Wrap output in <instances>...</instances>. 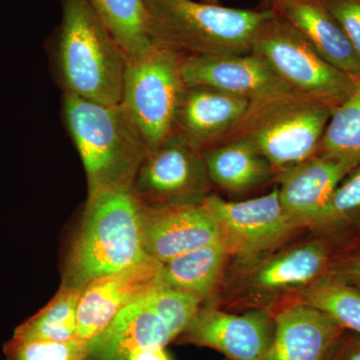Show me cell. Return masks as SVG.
I'll return each instance as SVG.
<instances>
[{"label": "cell", "instance_id": "cell-17", "mask_svg": "<svg viewBox=\"0 0 360 360\" xmlns=\"http://www.w3.org/2000/svg\"><path fill=\"white\" fill-rule=\"evenodd\" d=\"M274 340L265 360H326L345 329L309 304L288 307L274 316Z\"/></svg>", "mask_w": 360, "mask_h": 360}, {"label": "cell", "instance_id": "cell-9", "mask_svg": "<svg viewBox=\"0 0 360 360\" xmlns=\"http://www.w3.org/2000/svg\"><path fill=\"white\" fill-rule=\"evenodd\" d=\"M219 225L231 255L250 258L270 250L298 225L284 210L278 191L245 201H226L217 195L200 200Z\"/></svg>", "mask_w": 360, "mask_h": 360}, {"label": "cell", "instance_id": "cell-28", "mask_svg": "<svg viewBox=\"0 0 360 360\" xmlns=\"http://www.w3.org/2000/svg\"><path fill=\"white\" fill-rule=\"evenodd\" d=\"M347 33L360 60V0H324Z\"/></svg>", "mask_w": 360, "mask_h": 360}, {"label": "cell", "instance_id": "cell-5", "mask_svg": "<svg viewBox=\"0 0 360 360\" xmlns=\"http://www.w3.org/2000/svg\"><path fill=\"white\" fill-rule=\"evenodd\" d=\"M335 108L296 92L270 97L252 103L238 129L222 141H250L278 174L316 155Z\"/></svg>", "mask_w": 360, "mask_h": 360}, {"label": "cell", "instance_id": "cell-12", "mask_svg": "<svg viewBox=\"0 0 360 360\" xmlns=\"http://www.w3.org/2000/svg\"><path fill=\"white\" fill-rule=\"evenodd\" d=\"M141 231L146 255L161 264L222 240L219 225L200 200L142 205Z\"/></svg>", "mask_w": 360, "mask_h": 360}, {"label": "cell", "instance_id": "cell-7", "mask_svg": "<svg viewBox=\"0 0 360 360\" xmlns=\"http://www.w3.org/2000/svg\"><path fill=\"white\" fill-rule=\"evenodd\" d=\"M252 52L264 58L293 91L333 106L345 101L356 78L322 58L274 11L258 33Z\"/></svg>", "mask_w": 360, "mask_h": 360}, {"label": "cell", "instance_id": "cell-24", "mask_svg": "<svg viewBox=\"0 0 360 360\" xmlns=\"http://www.w3.org/2000/svg\"><path fill=\"white\" fill-rule=\"evenodd\" d=\"M305 304L321 310L345 329L360 336V292L333 277L311 283L303 295Z\"/></svg>", "mask_w": 360, "mask_h": 360}, {"label": "cell", "instance_id": "cell-23", "mask_svg": "<svg viewBox=\"0 0 360 360\" xmlns=\"http://www.w3.org/2000/svg\"><path fill=\"white\" fill-rule=\"evenodd\" d=\"M317 153L360 167V77L333 110Z\"/></svg>", "mask_w": 360, "mask_h": 360}, {"label": "cell", "instance_id": "cell-15", "mask_svg": "<svg viewBox=\"0 0 360 360\" xmlns=\"http://www.w3.org/2000/svg\"><path fill=\"white\" fill-rule=\"evenodd\" d=\"M354 168L316 153L279 172L277 191L284 210L297 224H316L336 187Z\"/></svg>", "mask_w": 360, "mask_h": 360}, {"label": "cell", "instance_id": "cell-10", "mask_svg": "<svg viewBox=\"0 0 360 360\" xmlns=\"http://www.w3.org/2000/svg\"><path fill=\"white\" fill-rule=\"evenodd\" d=\"M274 329V317L264 310L232 314L205 307L174 342L212 348L229 360H265Z\"/></svg>", "mask_w": 360, "mask_h": 360}, {"label": "cell", "instance_id": "cell-21", "mask_svg": "<svg viewBox=\"0 0 360 360\" xmlns=\"http://www.w3.org/2000/svg\"><path fill=\"white\" fill-rule=\"evenodd\" d=\"M82 290L61 285L56 296L37 314L14 330L15 341H68L77 338Z\"/></svg>", "mask_w": 360, "mask_h": 360}, {"label": "cell", "instance_id": "cell-18", "mask_svg": "<svg viewBox=\"0 0 360 360\" xmlns=\"http://www.w3.org/2000/svg\"><path fill=\"white\" fill-rule=\"evenodd\" d=\"M203 155L210 181L227 191L252 188L277 175L257 149L240 137L220 142Z\"/></svg>", "mask_w": 360, "mask_h": 360}, {"label": "cell", "instance_id": "cell-22", "mask_svg": "<svg viewBox=\"0 0 360 360\" xmlns=\"http://www.w3.org/2000/svg\"><path fill=\"white\" fill-rule=\"evenodd\" d=\"M124 53L136 58L150 49L148 16L143 0H89Z\"/></svg>", "mask_w": 360, "mask_h": 360}, {"label": "cell", "instance_id": "cell-14", "mask_svg": "<svg viewBox=\"0 0 360 360\" xmlns=\"http://www.w3.org/2000/svg\"><path fill=\"white\" fill-rule=\"evenodd\" d=\"M250 101L200 85H187L180 98L174 130L202 149L212 148L238 129Z\"/></svg>", "mask_w": 360, "mask_h": 360}, {"label": "cell", "instance_id": "cell-2", "mask_svg": "<svg viewBox=\"0 0 360 360\" xmlns=\"http://www.w3.org/2000/svg\"><path fill=\"white\" fill-rule=\"evenodd\" d=\"M153 44L182 56H231L252 52L274 11L233 8L194 0H143Z\"/></svg>", "mask_w": 360, "mask_h": 360}, {"label": "cell", "instance_id": "cell-26", "mask_svg": "<svg viewBox=\"0 0 360 360\" xmlns=\"http://www.w3.org/2000/svg\"><path fill=\"white\" fill-rule=\"evenodd\" d=\"M89 342L75 338L68 341H15L4 345L6 360H85Z\"/></svg>", "mask_w": 360, "mask_h": 360}, {"label": "cell", "instance_id": "cell-11", "mask_svg": "<svg viewBox=\"0 0 360 360\" xmlns=\"http://www.w3.org/2000/svg\"><path fill=\"white\" fill-rule=\"evenodd\" d=\"M162 264L148 257L85 286L77 311V338L90 342L125 307L162 283Z\"/></svg>", "mask_w": 360, "mask_h": 360}, {"label": "cell", "instance_id": "cell-30", "mask_svg": "<svg viewBox=\"0 0 360 360\" xmlns=\"http://www.w3.org/2000/svg\"><path fill=\"white\" fill-rule=\"evenodd\" d=\"M165 348L139 349L129 354L127 360H172Z\"/></svg>", "mask_w": 360, "mask_h": 360}, {"label": "cell", "instance_id": "cell-27", "mask_svg": "<svg viewBox=\"0 0 360 360\" xmlns=\"http://www.w3.org/2000/svg\"><path fill=\"white\" fill-rule=\"evenodd\" d=\"M360 210V168L336 187L316 224H335Z\"/></svg>", "mask_w": 360, "mask_h": 360}, {"label": "cell", "instance_id": "cell-6", "mask_svg": "<svg viewBox=\"0 0 360 360\" xmlns=\"http://www.w3.org/2000/svg\"><path fill=\"white\" fill-rule=\"evenodd\" d=\"M181 58L177 52L153 44L141 56L127 59L120 103L149 150L174 130L177 108L186 86Z\"/></svg>", "mask_w": 360, "mask_h": 360}, {"label": "cell", "instance_id": "cell-3", "mask_svg": "<svg viewBox=\"0 0 360 360\" xmlns=\"http://www.w3.org/2000/svg\"><path fill=\"white\" fill-rule=\"evenodd\" d=\"M63 111L84 163L89 194L132 189L149 149L122 103L103 104L63 94Z\"/></svg>", "mask_w": 360, "mask_h": 360}, {"label": "cell", "instance_id": "cell-20", "mask_svg": "<svg viewBox=\"0 0 360 360\" xmlns=\"http://www.w3.org/2000/svg\"><path fill=\"white\" fill-rule=\"evenodd\" d=\"M328 262V252L319 243H307L267 260L251 277L255 290L279 292L311 284Z\"/></svg>", "mask_w": 360, "mask_h": 360}, {"label": "cell", "instance_id": "cell-32", "mask_svg": "<svg viewBox=\"0 0 360 360\" xmlns=\"http://www.w3.org/2000/svg\"><path fill=\"white\" fill-rule=\"evenodd\" d=\"M222 360H229V359H222Z\"/></svg>", "mask_w": 360, "mask_h": 360}, {"label": "cell", "instance_id": "cell-29", "mask_svg": "<svg viewBox=\"0 0 360 360\" xmlns=\"http://www.w3.org/2000/svg\"><path fill=\"white\" fill-rule=\"evenodd\" d=\"M326 360H360V338H345L343 333Z\"/></svg>", "mask_w": 360, "mask_h": 360}, {"label": "cell", "instance_id": "cell-25", "mask_svg": "<svg viewBox=\"0 0 360 360\" xmlns=\"http://www.w3.org/2000/svg\"><path fill=\"white\" fill-rule=\"evenodd\" d=\"M148 296L156 311L167 322L175 340L188 328L200 309L201 300L198 297L163 283Z\"/></svg>", "mask_w": 360, "mask_h": 360}, {"label": "cell", "instance_id": "cell-19", "mask_svg": "<svg viewBox=\"0 0 360 360\" xmlns=\"http://www.w3.org/2000/svg\"><path fill=\"white\" fill-rule=\"evenodd\" d=\"M229 255L224 240L188 251L162 264L161 281L202 302L217 288Z\"/></svg>", "mask_w": 360, "mask_h": 360}, {"label": "cell", "instance_id": "cell-4", "mask_svg": "<svg viewBox=\"0 0 360 360\" xmlns=\"http://www.w3.org/2000/svg\"><path fill=\"white\" fill-rule=\"evenodd\" d=\"M56 70L63 94L122 103L127 59L89 0H60Z\"/></svg>", "mask_w": 360, "mask_h": 360}, {"label": "cell", "instance_id": "cell-16", "mask_svg": "<svg viewBox=\"0 0 360 360\" xmlns=\"http://www.w3.org/2000/svg\"><path fill=\"white\" fill-rule=\"evenodd\" d=\"M322 58L352 77H360V60L347 33L324 0H265Z\"/></svg>", "mask_w": 360, "mask_h": 360}, {"label": "cell", "instance_id": "cell-31", "mask_svg": "<svg viewBox=\"0 0 360 360\" xmlns=\"http://www.w3.org/2000/svg\"><path fill=\"white\" fill-rule=\"evenodd\" d=\"M347 274L355 283L360 286V259L350 264L347 269Z\"/></svg>", "mask_w": 360, "mask_h": 360}, {"label": "cell", "instance_id": "cell-8", "mask_svg": "<svg viewBox=\"0 0 360 360\" xmlns=\"http://www.w3.org/2000/svg\"><path fill=\"white\" fill-rule=\"evenodd\" d=\"M202 149L174 130L148 150L132 191L144 205L202 200L210 184Z\"/></svg>", "mask_w": 360, "mask_h": 360}, {"label": "cell", "instance_id": "cell-1", "mask_svg": "<svg viewBox=\"0 0 360 360\" xmlns=\"http://www.w3.org/2000/svg\"><path fill=\"white\" fill-rule=\"evenodd\" d=\"M142 203L129 188L89 194L63 285L84 290L101 277L148 257L142 243Z\"/></svg>", "mask_w": 360, "mask_h": 360}, {"label": "cell", "instance_id": "cell-13", "mask_svg": "<svg viewBox=\"0 0 360 360\" xmlns=\"http://www.w3.org/2000/svg\"><path fill=\"white\" fill-rule=\"evenodd\" d=\"M181 73L187 85L212 87L251 103L295 92L264 58L253 52L182 56Z\"/></svg>", "mask_w": 360, "mask_h": 360}]
</instances>
